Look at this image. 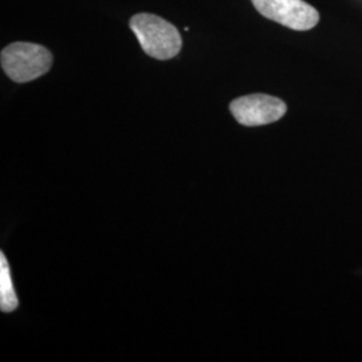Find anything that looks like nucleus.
<instances>
[{"mask_svg": "<svg viewBox=\"0 0 362 362\" xmlns=\"http://www.w3.org/2000/svg\"><path fill=\"white\" fill-rule=\"evenodd\" d=\"M129 26L149 57L167 61L180 52V33L165 19L153 13H137L130 18Z\"/></svg>", "mask_w": 362, "mask_h": 362, "instance_id": "f257e3e1", "label": "nucleus"}, {"mask_svg": "<svg viewBox=\"0 0 362 362\" xmlns=\"http://www.w3.org/2000/svg\"><path fill=\"white\" fill-rule=\"evenodd\" d=\"M1 69L13 82L25 83L45 76L52 65V54L46 47L15 42L1 50Z\"/></svg>", "mask_w": 362, "mask_h": 362, "instance_id": "f03ea898", "label": "nucleus"}, {"mask_svg": "<svg viewBox=\"0 0 362 362\" xmlns=\"http://www.w3.org/2000/svg\"><path fill=\"white\" fill-rule=\"evenodd\" d=\"M260 15L296 31H309L318 25L320 13L305 0H251Z\"/></svg>", "mask_w": 362, "mask_h": 362, "instance_id": "7ed1b4c3", "label": "nucleus"}, {"mask_svg": "<svg viewBox=\"0 0 362 362\" xmlns=\"http://www.w3.org/2000/svg\"><path fill=\"white\" fill-rule=\"evenodd\" d=\"M230 110L235 119L245 127H262L279 121L285 116L287 106L269 94H250L233 100Z\"/></svg>", "mask_w": 362, "mask_h": 362, "instance_id": "20e7f679", "label": "nucleus"}, {"mask_svg": "<svg viewBox=\"0 0 362 362\" xmlns=\"http://www.w3.org/2000/svg\"><path fill=\"white\" fill-rule=\"evenodd\" d=\"M18 297L13 288L10 266L6 255L0 254V309L4 313H10L18 309Z\"/></svg>", "mask_w": 362, "mask_h": 362, "instance_id": "39448f33", "label": "nucleus"}]
</instances>
